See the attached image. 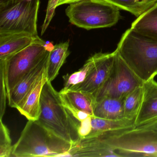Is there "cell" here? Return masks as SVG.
Instances as JSON below:
<instances>
[{
  "instance_id": "cell-24",
  "label": "cell",
  "mask_w": 157,
  "mask_h": 157,
  "mask_svg": "<svg viewBox=\"0 0 157 157\" xmlns=\"http://www.w3.org/2000/svg\"><path fill=\"white\" fill-rule=\"evenodd\" d=\"M0 95H1V111L0 119H2L6 111L7 100L8 99V93L5 83L4 70L3 67L0 66Z\"/></svg>"
},
{
  "instance_id": "cell-8",
  "label": "cell",
  "mask_w": 157,
  "mask_h": 157,
  "mask_svg": "<svg viewBox=\"0 0 157 157\" xmlns=\"http://www.w3.org/2000/svg\"><path fill=\"white\" fill-rule=\"evenodd\" d=\"M116 50L113 66L104 84L97 92L96 101L105 97L124 99L143 82L124 61Z\"/></svg>"
},
{
  "instance_id": "cell-6",
  "label": "cell",
  "mask_w": 157,
  "mask_h": 157,
  "mask_svg": "<svg viewBox=\"0 0 157 157\" xmlns=\"http://www.w3.org/2000/svg\"><path fill=\"white\" fill-rule=\"evenodd\" d=\"M54 45L39 36L24 49L0 59L4 70L7 93L12 90L33 68L48 56Z\"/></svg>"
},
{
  "instance_id": "cell-18",
  "label": "cell",
  "mask_w": 157,
  "mask_h": 157,
  "mask_svg": "<svg viewBox=\"0 0 157 157\" xmlns=\"http://www.w3.org/2000/svg\"><path fill=\"white\" fill-rule=\"evenodd\" d=\"M69 46V41L62 42L54 45L50 51L46 71L48 81L52 82L58 75L60 68L70 54Z\"/></svg>"
},
{
  "instance_id": "cell-11",
  "label": "cell",
  "mask_w": 157,
  "mask_h": 157,
  "mask_svg": "<svg viewBox=\"0 0 157 157\" xmlns=\"http://www.w3.org/2000/svg\"><path fill=\"white\" fill-rule=\"evenodd\" d=\"M70 157H121L98 136L82 138L69 151Z\"/></svg>"
},
{
  "instance_id": "cell-16",
  "label": "cell",
  "mask_w": 157,
  "mask_h": 157,
  "mask_svg": "<svg viewBox=\"0 0 157 157\" xmlns=\"http://www.w3.org/2000/svg\"><path fill=\"white\" fill-rule=\"evenodd\" d=\"M94 117L109 120L124 119V99L105 97L96 101Z\"/></svg>"
},
{
  "instance_id": "cell-26",
  "label": "cell",
  "mask_w": 157,
  "mask_h": 157,
  "mask_svg": "<svg viewBox=\"0 0 157 157\" xmlns=\"http://www.w3.org/2000/svg\"><path fill=\"white\" fill-rule=\"evenodd\" d=\"M24 0H0V10L9 8Z\"/></svg>"
},
{
  "instance_id": "cell-15",
  "label": "cell",
  "mask_w": 157,
  "mask_h": 157,
  "mask_svg": "<svg viewBox=\"0 0 157 157\" xmlns=\"http://www.w3.org/2000/svg\"><path fill=\"white\" fill-rule=\"evenodd\" d=\"M46 71L16 108L20 113L24 116L28 120H36L39 118L41 92L44 84L47 80Z\"/></svg>"
},
{
  "instance_id": "cell-14",
  "label": "cell",
  "mask_w": 157,
  "mask_h": 157,
  "mask_svg": "<svg viewBox=\"0 0 157 157\" xmlns=\"http://www.w3.org/2000/svg\"><path fill=\"white\" fill-rule=\"evenodd\" d=\"M59 94L64 105L71 114L82 111L94 117V112L96 100L91 94L76 90L67 91Z\"/></svg>"
},
{
  "instance_id": "cell-27",
  "label": "cell",
  "mask_w": 157,
  "mask_h": 157,
  "mask_svg": "<svg viewBox=\"0 0 157 157\" xmlns=\"http://www.w3.org/2000/svg\"><path fill=\"white\" fill-rule=\"evenodd\" d=\"M138 128H144V129H152V130L157 131V120L153 122H151L148 124L143 125L141 126L138 127Z\"/></svg>"
},
{
  "instance_id": "cell-20",
  "label": "cell",
  "mask_w": 157,
  "mask_h": 157,
  "mask_svg": "<svg viewBox=\"0 0 157 157\" xmlns=\"http://www.w3.org/2000/svg\"><path fill=\"white\" fill-rule=\"evenodd\" d=\"M120 9L140 17L157 3V0H103Z\"/></svg>"
},
{
  "instance_id": "cell-17",
  "label": "cell",
  "mask_w": 157,
  "mask_h": 157,
  "mask_svg": "<svg viewBox=\"0 0 157 157\" xmlns=\"http://www.w3.org/2000/svg\"><path fill=\"white\" fill-rule=\"evenodd\" d=\"M131 29L157 41V3L133 22Z\"/></svg>"
},
{
  "instance_id": "cell-3",
  "label": "cell",
  "mask_w": 157,
  "mask_h": 157,
  "mask_svg": "<svg viewBox=\"0 0 157 157\" xmlns=\"http://www.w3.org/2000/svg\"><path fill=\"white\" fill-rule=\"evenodd\" d=\"M119 55L143 82L157 75V41L128 29L117 45Z\"/></svg>"
},
{
  "instance_id": "cell-22",
  "label": "cell",
  "mask_w": 157,
  "mask_h": 157,
  "mask_svg": "<svg viewBox=\"0 0 157 157\" xmlns=\"http://www.w3.org/2000/svg\"><path fill=\"white\" fill-rule=\"evenodd\" d=\"M142 86L138 87L129 93L124 99L125 118L134 121L135 122L142 102L143 96Z\"/></svg>"
},
{
  "instance_id": "cell-10",
  "label": "cell",
  "mask_w": 157,
  "mask_h": 157,
  "mask_svg": "<svg viewBox=\"0 0 157 157\" xmlns=\"http://www.w3.org/2000/svg\"><path fill=\"white\" fill-rule=\"evenodd\" d=\"M49 56V55L25 74L8 93L9 104L11 107L17 108L34 87L43 73L46 71Z\"/></svg>"
},
{
  "instance_id": "cell-2",
  "label": "cell",
  "mask_w": 157,
  "mask_h": 157,
  "mask_svg": "<svg viewBox=\"0 0 157 157\" xmlns=\"http://www.w3.org/2000/svg\"><path fill=\"white\" fill-rule=\"evenodd\" d=\"M73 145L41 124L28 120L13 145L11 157H70Z\"/></svg>"
},
{
  "instance_id": "cell-12",
  "label": "cell",
  "mask_w": 157,
  "mask_h": 157,
  "mask_svg": "<svg viewBox=\"0 0 157 157\" xmlns=\"http://www.w3.org/2000/svg\"><path fill=\"white\" fill-rule=\"evenodd\" d=\"M142 102L135 120V128L157 120V82L154 78L143 82Z\"/></svg>"
},
{
  "instance_id": "cell-13",
  "label": "cell",
  "mask_w": 157,
  "mask_h": 157,
  "mask_svg": "<svg viewBox=\"0 0 157 157\" xmlns=\"http://www.w3.org/2000/svg\"><path fill=\"white\" fill-rule=\"evenodd\" d=\"M36 37L25 32H0V59L24 49Z\"/></svg>"
},
{
  "instance_id": "cell-9",
  "label": "cell",
  "mask_w": 157,
  "mask_h": 157,
  "mask_svg": "<svg viewBox=\"0 0 157 157\" xmlns=\"http://www.w3.org/2000/svg\"><path fill=\"white\" fill-rule=\"evenodd\" d=\"M116 55V50L110 53H95V64L87 78L83 82L68 91L86 92L94 96L109 77L113 66Z\"/></svg>"
},
{
  "instance_id": "cell-23",
  "label": "cell",
  "mask_w": 157,
  "mask_h": 157,
  "mask_svg": "<svg viewBox=\"0 0 157 157\" xmlns=\"http://www.w3.org/2000/svg\"><path fill=\"white\" fill-rule=\"evenodd\" d=\"M13 148L10 130L0 119V157H11Z\"/></svg>"
},
{
  "instance_id": "cell-1",
  "label": "cell",
  "mask_w": 157,
  "mask_h": 157,
  "mask_svg": "<svg viewBox=\"0 0 157 157\" xmlns=\"http://www.w3.org/2000/svg\"><path fill=\"white\" fill-rule=\"evenodd\" d=\"M38 122L47 129L73 146L80 140L79 122L64 105L60 94L46 82L40 97Z\"/></svg>"
},
{
  "instance_id": "cell-25",
  "label": "cell",
  "mask_w": 157,
  "mask_h": 157,
  "mask_svg": "<svg viewBox=\"0 0 157 157\" xmlns=\"http://www.w3.org/2000/svg\"><path fill=\"white\" fill-rule=\"evenodd\" d=\"M59 0H48L46 13L44 21L41 27V35H43L48 28L55 14Z\"/></svg>"
},
{
  "instance_id": "cell-21",
  "label": "cell",
  "mask_w": 157,
  "mask_h": 157,
  "mask_svg": "<svg viewBox=\"0 0 157 157\" xmlns=\"http://www.w3.org/2000/svg\"><path fill=\"white\" fill-rule=\"evenodd\" d=\"M95 62V57L94 54L86 60L83 66L78 71L63 76L64 88L59 92L60 93L66 92L74 86L83 82L92 69Z\"/></svg>"
},
{
  "instance_id": "cell-19",
  "label": "cell",
  "mask_w": 157,
  "mask_h": 157,
  "mask_svg": "<svg viewBox=\"0 0 157 157\" xmlns=\"http://www.w3.org/2000/svg\"><path fill=\"white\" fill-rule=\"evenodd\" d=\"M91 129L90 134L85 137H91L103 132L118 131L135 128V121L128 119L113 120L92 117Z\"/></svg>"
},
{
  "instance_id": "cell-5",
  "label": "cell",
  "mask_w": 157,
  "mask_h": 157,
  "mask_svg": "<svg viewBox=\"0 0 157 157\" xmlns=\"http://www.w3.org/2000/svg\"><path fill=\"white\" fill-rule=\"evenodd\" d=\"M119 10L103 0H81L70 4L66 14L71 23L90 30L115 25L120 19Z\"/></svg>"
},
{
  "instance_id": "cell-7",
  "label": "cell",
  "mask_w": 157,
  "mask_h": 157,
  "mask_svg": "<svg viewBox=\"0 0 157 157\" xmlns=\"http://www.w3.org/2000/svg\"><path fill=\"white\" fill-rule=\"evenodd\" d=\"M40 0H24L0 10V32H25L37 36Z\"/></svg>"
},
{
  "instance_id": "cell-4",
  "label": "cell",
  "mask_w": 157,
  "mask_h": 157,
  "mask_svg": "<svg viewBox=\"0 0 157 157\" xmlns=\"http://www.w3.org/2000/svg\"><path fill=\"white\" fill-rule=\"evenodd\" d=\"M95 136H100L121 157H157L156 130L134 128Z\"/></svg>"
}]
</instances>
